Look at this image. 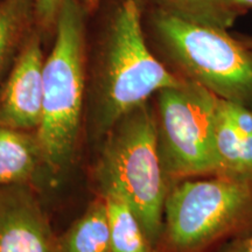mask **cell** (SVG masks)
<instances>
[{"label": "cell", "instance_id": "9a60e30c", "mask_svg": "<svg viewBox=\"0 0 252 252\" xmlns=\"http://www.w3.org/2000/svg\"><path fill=\"white\" fill-rule=\"evenodd\" d=\"M64 0H36V26L42 33L54 30Z\"/></svg>", "mask_w": 252, "mask_h": 252}, {"label": "cell", "instance_id": "8fae6325", "mask_svg": "<svg viewBox=\"0 0 252 252\" xmlns=\"http://www.w3.org/2000/svg\"><path fill=\"white\" fill-rule=\"evenodd\" d=\"M36 27V0H0V90Z\"/></svg>", "mask_w": 252, "mask_h": 252}, {"label": "cell", "instance_id": "ffe728a7", "mask_svg": "<svg viewBox=\"0 0 252 252\" xmlns=\"http://www.w3.org/2000/svg\"><path fill=\"white\" fill-rule=\"evenodd\" d=\"M251 109H252V108H251Z\"/></svg>", "mask_w": 252, "mask_h": 252}, {"label": "cell", "instance_id": "2e32d148", "mask_svg": "<svg viewBox=\"0 0 252 252\" xmlns=\"http://www.w3.org/2000/svg\"><path fill=\"white\" fill-rule=\"evenodd\" d=\"M215 252H252V232L244 237L228 242Z\"/></svg>", "mask_w": 252, "mask_h": 252}, {"label": "cell", "instance_id": "e0dca14e", "mask_svg": "<svg viewBox=\"0 0 252 252\" xmlns=\"http://www.w3.org/2000/svg\"><path fill=\"white\" fill-rule=\"evenodd\" d=\"M226 2L239 17L252 9V0H226Z\"/></svg>", "mask_w": 252, "mask_h": 252}, {"label": "cell", "instance_id": "6da1fadb", "mask_svg": "<svg viewBox=\"0 0 252 252\" xmlns=\"http://www.w3.org/2000/svg\"><path fill=\"white\" fill-rule=\"evenodd\" d=\"M143 17L141 0H115L91 50L87 47L84 122L91 143H100L125 113L182 81L154 55Z\"/></svg>", "mask_w": 252, "mask_h": 252}, {"label": "cell", "instance_id": "5b68a950", "mask_svg": "<svg viewBox=\"0 0 252 252\" xmlns=\"http://www.w3.org/2000/svg\"><path fill=\"white\" fill-rule=\"evenodd\" d=\"M97 187L115 188L130 204L157 249L169 181L160 157L152 99L125 113L99 143Z\"/></svg>", "mask_w": 252, "mask_h": 252}, {"label": "cell", "instance_id": "52a82bcc", "mask_svg": "<svg viewBox=\"0 0 252 252\" xmlns=\"http://www.w3.org/2000/svg\"><path fill=\"white\" fill-rule=\"evenodd\" d=\"M0 252H60L35 186H0Z\"/></svg>", "mask_w": 252, "mask_h": 252}, {"label": "cell", "instance_id": "7a4b0ae2", "mask_svg": "<svg viewBox=\"0 0 252 252\" xmlns=\"http://www.w3.org/2000/svg\"><path fill=\"white\" fill-rule=\"evenodd\" d=\"M87 17L80 0H64L43 64L42 118L36 134L50 186L61 184L77 156L87 99Z\"/></svg>", "mask_w": 252, "mask_h": 252}, {"label": "cell", "instance_id": "ba28073f", "mask_svg": "<svg viewBox=\"0 0 252 252\" xmlns=\"http://www.w3.org/2000/svg\"><path fill=\"white\" fill-rule=\"evenodd\" d=\"M42 32L36 27L0 90V125L36 132L42 118Z\"/></svg>", "mask_w": 252, "mask_h": 252}, {"label": "cell", "instance_id": "9c48e42d", "mask_svg": "<svg viewBox=\"0 0 252 252\" xmlns=\"http://www.w3.org/2000/svg\"><path fill=\"white\" fill-rule=\"evenodd\" d=\"M215 145L219 175L252 178V109L219 97Z\"/></svg>", "mask_w": 252, "mask_h": 252}, {"label": "cell", "instance_id": "30bf717a", "mask_svg": "<svg viewBox=\"0 0 252 252\" xmlns=\"http://www.w3.org/2000/svg\"><path fill=\"white\" fill-rule=\"evenodd\" d=\"M47 182L45 159L36 132L0 125V186Z\"/></svg>", "mask_w": 252, "mask_h": 252}, {"label": "cell", "instance_id": "277c9868", "mask_svg": "<svg viewBox=\"0 0 252 252\" xmlns=\"http://www.w3.org/2000/svg\"><path fill=\"white\" fill-rule=\"evenodd\" d=\"M252 232V178L212 175L169 186L157 252H215Z\"/></svg>", "mask_w": 252, "mask_h": 252}, {"label": "cell", "instance_id": "d6986e66", "mask_svg": "<svg viewBox=\"0 0 252 252\" xmlns=\"http://www.w3.org/2000/svg\"><path fill=\"white\" fill-rule=\"evenodd\" d=\"M238 35L241 36V39L243 40L244 42L247 43L248 46L252 47V36H250V35H244V34H239V33H238Z\"/></svg>", "mask_w": 252, "mask_h": 252}, {"label": "cell", "instance_id": "ac0fdd59", "mask_svg": "<svg viewBox=\"0 0 252 252\" xmlns=\"http://www.w3.org/2000/svg\"><path fill=\"white\" fill-rule=\"evenodd\" d=\"M80 1L81 4L83 5L84 9L87 11V13L90 14L93 13L94 9H97V7H98L100 0H80Z\"/></svg>", "mask_w": 252, "mask_h": 252}, {"label": "cell", "instance_id": "5bb4252c", "mask_svg": "<svg viewBox=\"0 0 252 252\" xmlns=\"http://www.w3.org/2000/svg\"><path fill=\"white\" fill-rule=\"evenodd\" d=\"M145 8L161 11L174 17L229 30L239 15L226 0H141Z\"/></svg>", "mask_w": 252, "mask_h": 252}, {"label": "cell", "instance_id": "4fadbf2b", "mask_svg": "<svg viewBox=\"0 0 252 252\" xmlns=\"http://www.w3.org/2000/svg\"><path fill=\"white\" fill-rule=\"evenodd\" d=\"M60 252H111L108 212L98 194L86 212L61 235Z\"/></svg>", "mask_w": 252, "mask_h": 252}, {"label": "cell", "instance_id": "3957f363", "mask_svg": "<svg viewBox=\"0 0 252 252\" xmlns=\"http://www.w3.org/2000/svg\"><path fill=\"white\" fill-rule=\"evenodd\" d=\"M143 21L149 46L173 75L252 108V47L238 34L152 8L144 7Z\"/></svg>", "mask_w": 252, "mask_h": 252}, {"label": "cell", "instance_id": "8992f818", "mask_svg": "<svg viewBox=\"0 0 252 252\" xmlns=\"http://www.w3.org/2000/svg\"><path fill=\"white\" fill-rule=\"evenodd\" d=\"M219 97L182 80L152 98L160 157L169 186L220 174L215 145Z\"/></svg>", "mask_w": 252, "mask_h": 252}, {"label": "cell", "instance_id": "7c38bea8", "mask_svg": "<svg viewBox=\"0 0 252 252\" xmlns=\"http://www.w3.org/2000/svg\"><path fill=\"white\" fill-rule=\"evenodd\" d=\"M108 212L111 252H157L127 201L110 186H99Z\"/></svg>", "mask_w": 252, "mask_h": 252}]
</instances>
